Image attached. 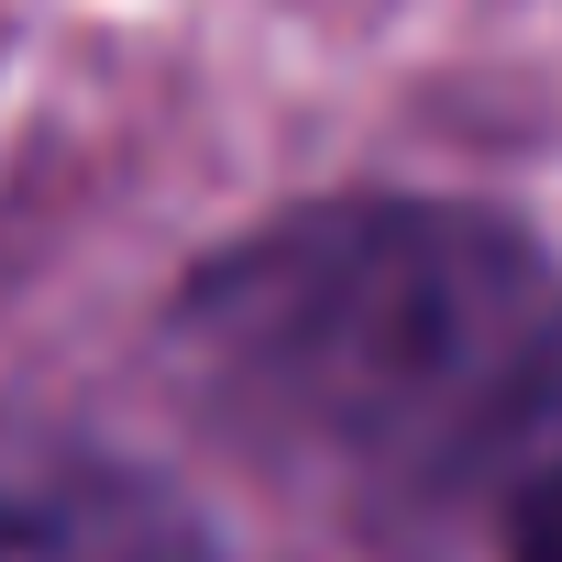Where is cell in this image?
<instances>
[{
  "instance_id": "6da1fadb",
  "label": "cell",
  "mask_w": 562,
  "mask_h": 562,
  "mask_svg": "<svg viewBox=\"0 0 562 562\" xmlns=\"http://www.w3.org/2000/svg\"><path fill=\"white\" fill-rule=\"evenodd\" d=\"M177 364L265 463L441 507L562 430V276L485 210L331 199L199 265Z\"/></svg>"
},
{
  "instance_id": "7a4b0ae2",
  "label": "cell",
  "mask_w": 562,
  "mask_h": 562,
  "mask_svg": "<svg viewBox=\"0 0 562 562\" xmlns=\"http://www.w3.org/2000/svg\"><path fill=\"white\" fill-rule=\"evenodd\" d=\"M0 562H210V518L45 419H0Z\"/></svg>"
},
{
  "instance_id": "3957f363",
  "label": "cell",
  "mask_w": 562,
  "mask_h": 562,
  "mask_svg": "<svg viewBox=\"0 0 562 562\" xmlns=\"http://www.w3.org/2000/svg\"><path fill=\"white\" fill-rule=\"evenodd\" d=\"M507 551H518V562H562V452L518 485V507H507Z\"/></svg>"
}]
</instances>
